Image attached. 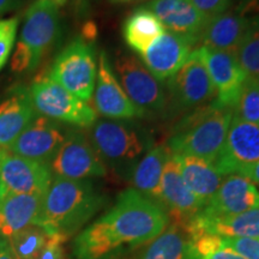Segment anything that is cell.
<instances>
[{
    "mask_svg": "<svg viewBox=\"0 0 259 259\" xmlns=\"http://www.w3.org/2000/svg\"><path fill=\"white\" fill-rule=\"evenodd\" d=\"M169 223V215L160 203L127 189L76 236L73 255L76 259L127 257L131 251L156 239Z\"/></svg>",
    "mask_w": 259,
    "mask_h": 259,
    "instance_id": "6da1fadb",
    "label": "cell"
},
{
    "mask_svg": "<svg viewBox=\"0 0 259 259\" xmlns=\"http://www.w3.org/2000/svg\"><path fill=\"white\" fill-rule=\"evenodd\" d=\"M106 196L92 180L53 177L34 225L69 239L106 205Z\"/></svg>",
    "mask_w": 259,
    "mask_h": 259,
    "instance_id": "7a4b0ae2",
    "label": "cell"
},
{
    "mask_svg": "<svg viewBox=\"0 0 259 259\" xmlns=\"http://www.w3.org/2000/svg\"><path fill=\"white\" fill-rule=\"evenodd\" d=\"M87 136L107 171L128 181L141 158L154 147L144 128L127 121L96 120Z\"/></svg>",
    "mask_w": 259,
    "mask_h": 259,
    "instance_id": "3957f363",
    "label": "cell"
},
{
    "mask_svg": "<svg viewBox=\"0 0 259 259\" xmlns=\"http://www.w3.org/2000/svg\"><path fill=\"white\" fill-rule=\"evenodd\" d=\"M233 109L213 103L196 109L183 119L166 144L171 154L190 155L213 163L225 144Z\"/></svg>",
    "mask_w": 259,
    "mask_h": 259,
    "instance_id": "277c9868",
    "label": "cell"
},
{
    "mask_svg": "<svg viewBox=\"0 0 259 259\" xmlns=\"http://www.w3.org/2000/svg\"><path fill=\"white\" fill-rule=\"evenodd\" d=\"M60 35L59 9L48 0H36L25 11L19 41L11 58L16 73L32 72Z\"/></svg>",
    "mask_w": 259,
    "mask_h": 259,
    "instance_id": "5b68a950",
    "label": "cell"
},
{
    "mask_svg": "<svg viewBox=\"0 0 259 259\" xmlns=\"http://www.w3.org/2000/svg\"><path fill=\"white\" fill-rule=\"evenodd\" d=\"M48 76L79 100L89 102L97 76L93 45L82 37L74 38L58 54Z\"/></svg>",
    "mask_w": 259,
    "mask_h": 259,
    "instance_id": "8992f818",
    "label": "cell"
},
{
    "mask_svg": "<svg viewBox=\"0 0 259 259\" xmlns=\"http://www.w3.org/2000/svg\"><path fill=\"white\" fill-rule=\"evenodd\" d=\"M29 94L37 114L52 120L88 128L97 120V113L92 106L67 92L50 76L35 80Z\"/></svg>",
    "mask_w": 259,
    "mask_h": 259,
    "instance_id": "52a82bcc",
    "label": "cell"
},
{
    "mask_svg": "<svg viewBox=\"0 0 259 259\" xmlns=\"http://www.w3.org/2000/svg\"><path fill=\"white\" fill-rule=\"evenodd\" d=\"M119 83L128 99L145 113H162L167 108L168 97L160 80L134 54H116L114 69Z\"/></svg>",
    "mask_w": 259,
    "mask_h": 259,
    "instance_id": "ba28073f",
    "label": "cell"
},
{
    "mask_svg": "<svg viewBox=\"0 0 259 259\" xmlns=\"http://www.w3.org/2000/svg\"><path fill=\"white\" fill-rule=\"evenodd\" d=\"M168 96L178 111L198 109L215 101L216 93L198 48H196L183 67L167 79ZM167 96V97H168Z\"/></svg>",
    "mask_w": 259,
    "mask_h": 259,
    "instance_id": "9c48e42d",
    "label": "cell"
},
{
    "mask_svg": "<svg viewBox=\"0 0 259 259\" xmlns=\"http://www.w3.org/2000/svg\"><path fill=\"white\" fill-rule=\"evenodd\" d=\"M53 177L72 180H92L107 176V168L88 136L78 128H69L63 144L50 163Z\"/></svg>",
    "mask_w": 259,
    "mask_h": 259,
    "instance_id": "30bf717a",
    "label": "cell"
},
{
    "mask_svg": "<svg viewBox=\"0 0 259 259\" xmlns=\"http://www.w3.org/2000/svg\"><path fill=\"white\" fill-rule=\"evenodd\" d=\"M259 161V124H252L233 115L225 144L213 166L222 177L244 176Z\"/></svg>",
    "mask_w": 259,
    "mask_h": 259,
    "instance_id": "8fae6325",
    "label": "cell"
},
{
    "mask_svg": "<svg viewBox=\"0 0 259 259\" xmlns=\"http://www.w3.org/2000/svg\"><path fill=\"white\" fill-rule=\"evenodd\" d=\"M53 174L48 164L4 150L0 160V197L8 194L44 196Z\"/></svg>",
    "mask_w": 259,
    "mask_h": 259,
    "instance_id": "7c38bea8",
    "label": "cell"
},
{
    "mask_svg": "<svg viewBox=\"0 0 259 259\" xmlns=\"http://www.w3.org/2000/svg\"><path fill=\"white\" fill-rule=\"evenodd\" d=\"M92 100L94 111L107 119L128 120L145 116V113L126 95L109 63L108 56L103 51L99 56L96 84Z\"/></svg>",
    "mask_w": 259,
    "mask_h": 259,
    "instance_id": "4fadbf2b",
    "label": "cell"
},
{
    "mask_svg": "<svg viewBox=\"0 0 259 259\" xmlns=\"http://www.w3.org/2000/svg\"><path fill=\"white\" fill-rule=\"evenodd\" d=\"M67 131L61 122L37 114L6 151L50 166Z\"/></svg>",
    "mask_w": 259,
    "mask_h": 259,
    "instance_id": "5bb4252c",
    "label": "cell"
},
{
    "mask_svg": "<svg viewBox=\"0 0 259 259\" xmlns=\"http://www.w3.org/2000/svg\"><path fill=\"white\" fill-rule=\"evenodd\" d=\"M198 50L215 88L216 99L213 105L220 108L233 109L242 85L247 79V73L241 67L235 54L203 46H199Z\"/></svg>",
    "mask_w": 259,
    "mask_h": 259,
    "instance_id": "9a60e30c",
    "label": "cell"
},
{
    "mask_svg": "<svg viewBox=\"0 0 259 259\" xmlns=\"http://www.w3.org/2000/svg\"><path fill=\"white\" fill-rule=\"evenodd\" d=\"M158 203L163 206L170 222L183 226L202 211V203L191 192L180 173L176 155L170 154L162 174Z\"/></svg>",
    "mask_w": 259,
    "mask_h": 259,
    "instance_id": "2e32d148",
    "label": "cell"
},
{
    "mask_svg": "<svg viewBox=\"0 0 259 259\" xmlns=\"http://www.w3.org/2000/svg\"><path fill=\"white\" fill-rule=\"evenodd\" d=\"M194 45L196 42L185 36L164 31L139 57L155 78L163 82L183 67Z\"/></svg>",
    "mask_w": 259,
    "mask_h": 259,
    "instance_id": "e0dca14e",
    "label": "cell"
},
{
    "mask_svg": "<svg viewBox=\"0 0 259 259\" xmlns=\"http://www.w3.org/2000/svg\"><path fill=\"white\" fill-rule=\"evenodd\" d=\"M259 206V190L247 178L232 174L225 177L219 190L199 215L209 219L228 218Z\"/></svg>",
    "mask_w": 259,
    "mask_h": 259,
    "instance_id": "ac0fdd59",
    "label": "cell"
},
{
    "mask_svg": "<svg viewBox=\"0 0 259 259\" xmlns=\"http://www.w3.org/2000/svg\"><path fill=\"white\" fill-rule=\"evenodd\" d=\"M147 8L156 15L167 31L185 36L196 44L210 21L191 0H153Z\"/></svg>",
    "mask_w": 259,
    "mask_h": 259,
    "instance_id": "d6986e66",
    "label": "cell"
},
{
    "mask_svg": "<svg viewBox=\"0 0 259 259\" xmlns=\"http://www.w3.org/2000/svg\"><path fill=\"white\" fill-rule=\"evenodd\" d=\"M253 23L236 11H226L210 19L199 36L203 47L236 54Z\"/></svg>",
    "mask_w": 259,
    "mask_h": 259,
    "instance_id": "ffe728a7",
    "label": "cell"
},
{
    "mask_svg": "<svg viewBox=\"0 0 259 259\" xmlns=\"http://www.w3.org/2000/svg\"><path fill=\"white\" fill-rule=\"evenodd\" d=\"M191 239L199 235H215L220 238H259V206L248 211L209 219L197 215L185 227Z\"/></svg>",
    "mask_w": 259,
    "mask_h": 259,
    "instance_id": "44dd1931",
    "label": "cell"
},
{
    "mask_svg": "<svg viewBox=\"0 0 259 259\" xmlns=\"http://www.w3.org/2000/svg\"><path fill=\"white\" fill-rule=\"evenodd\" d=\"M37 115L30 94L19 87L0 102V149L8 150Z\"/></svg>",
    "mask_w": 259,
    "mask_h": 259,
    "instance_id": "7402d4cb",
    "label": "cell"
},
{
    "mask_svg": "<svg viewBox=\"0 0 259 259\" xmlns=\"http://www.w3.org/2000/svg\"><path fill=\"white\" fill-rule=\"evenodd\" d=\"M44 196L8 194L0 197V238H11L25 227L34 225Z\"/></svg>",
    "mask_w": 259,
    "mask_h": 259,
    "instance_id": "603a6c76",
    "label": "cell"
},
{
    "mask_svg": "<svg viewBox=\"0 0 259 259\" xmlns=\"http://www.w3.org/2000/svg\"><path fill=\"white\" fill-rule=\"evenodd\" d=\"M134 259H202L183 226L170 222L156 239L149 242Z\"/></svg>",
    "mask_w": 259,
    "mask_h": 259,
    "instance_id": "cb8c5ba5",
    "label": "cell"
},
{
    "mask_svg": "<svg viewBox=\"0 0 259 259\" xmlns=\"http://www.w3.org/2000/svg\"><path fill=\"white\" fill-rule=\"evenodd\" d=\"M180 173L191 192L202 203L203 208L219 190L222 177L211 162L190 155H176Z\"/></svg>",
    "mask_w": 259,
    "mask_h": 259,
    "instance_id": "d4e9b609",
    "label": "cell"
},
{
    "mask_svg": "<svg viewBox=\"0 0 259 259\" xmlns=\"http://www.w3.org/2000/svg\"><path fill=\"white\" fill-rule=\"evenodd\" d=\"M166 144L154 145L135 167L130 181L132 189L158 203V193L164 166L170 156Z\"/></svg>",
    "mask_w": 259,
    "mask_h": 259,
    "instance_id": "484cf974",
    "label": "cell"
},
{
    "mask_svg": "<svg viewBox=\"0 0 259 259\" xmlns=\"http://www.w3.org/2000/svg\"><path fill=\"white\" fill-rule=\"evenodd\" d=\"M166 30L161 21L147 6L135 10L122 23V37L136 53H143Z\"/></svg>",
    "mask_w": 259,
    "mask_h": 259,
    "instance_id": "4316f807",
    "label": "cell"
},
{
    "mask_svg": "<svg viewBox=\"0 0 259 259\" xmlns=\"http://www.w3.org/2000/svg\"><path fill=\"white\" fill-rule=\"evenodd\" d=\"M51 234L36 225L25 227L8 239L12 252L17 259H35L44 250Z\"/></svg>",
    "mask_w": 259,
    "mask_h": 259,
    "instance_id": "83f0119b",
    "label": "cell"
},
{
    "mask_svg": "<svg viewBox=\"0 0 259 259\" xmlns=\"http://www.w3.org/2000/svg\"><path fill=\"white\" fill-rule=\"evenodd\" d=\"M233 115L240 120L259 124V78L247 77L242 85Z\"/></svg>",
    "mask_w": 259,
    "mask_h": 259,
    "instance_id": "f1b7e54d",
    "label": "cell"
},
{
    "mask_svg": "<svg viewBox=\"0 0 259 259\" xmlns=\"http://www.w3.org/2000/svg\"><path fill=\"white\" fill-rule=\"evenodd\" d=\"M252 23L253 27L235 56L248 77L259 78V23H254L253 21Z\"/></svg>",
    "mask_w": 259,
    "mask_h": 259,
    "instance_id": "f546056e",
    "label": "cell"
},
{
    "mask_svg": "<svg viewBox=\"0 0 259 259\" xmlns=\"http://www.w3.org/2000/svg\"><path fill=\"white\" fill-rule=\"evenodd\" d=\"M18 24V17L0 19V70L4 69L11 56L17 36Z\"/></svg>",
    "mask_w": 259,
    "mask_h": 259,
    "instance_id": "4dcf8cb0",
    "label": "cell"
},
{
    "mask_svg": "<svg viewBox=\"0 0 259 259\" xmlns=\"http://www.w3.org/2000/svg\"><path fill=\"white\" fill-rule=\"evenodd\" d=\"M222 244L246 259H259V238H222Z\"/></svg>",
    "mask_w": 259,
    "mask_h": 259,
    "instance_id": "1f68e13d",
    "label": "cell"
},
{
    "mask_svg": "<svg viewBox=\"0 0 259 259\" xmlns=\"http://www.w3.org/2000/svg\"><path fill=\"white\" fill-rule=\"evenodd\" d=\"M202 14L211 19L228 10L232 0H191Z\"/></svg>",
    "mask_w": 259,
    "mask_h": 259,
    "instance_id": "d6a6232c",
    "label": "cell"
},
{
    "mask_svg": "<svg viewBox=\"0 0 259 259\" xmlns=\"http://www.w3.org/2000/svg\"><path fill=\"white\" fill-rule=\"evenodd\" d=\"M66 239L60 235H52L45 248L35 259H67L64 244Z\"/></svg>",
    "mask_w": 259,
    "mask_h": 259,
    "instance_id": "836d02e7",
    "label": "cell"
},
{
    "mask_svg": "<svg viewBox=\"0 0 259 259\" xmlns=\"http://www.w3.org/2000/svg\"><path fill=\"white\" fill-rule=\"evenodd\" d=\"M205 259H246L242 257L241 254L236 253L235 251H233L232 248L227 247L222 244V247L218 250L213 253L209 254L208 257H205Z\"/></svg>",
    "mask_w": 259,
    "mask_h": 259,
    "instance_id": "e575fe53",
    "label": "cell"
},
{
    "mask_svg": "<svg viewBox=\"0 0 259 259\" xmlns=\"http://www.w3.org/2000/svg\"><path fill=\"white\" fill-rule=\"evenodd\" d=\"M23 5V0H0V17L14 12Z\"/></svg>",
    "mask_w": 259,
    "mask_h": 259,
    "instance_id": "d590c367",
    "label": "cell"
},
{
    "mask_svg": "<svg viewBox=\"0 0 259 259\" xmlns=\"http://www.w3.org/2000/svg\"><path fill=\"white\" fill-rule=\"evenodd\" d=\"M236 2V12L245 15L246 12H250L258 4V0H235Z\"/></svg>",
    "mask_w": 259,
    "mask_h": 259,
    "instance_id": "8d00e7d4",
    "label": "cell"
},
{
    "mask_svg": "<svg viewBox=\"0 0 259 259\" xmlns=\"http://www.w3.org/2000/svg\"><path fill=\"white\" fill-rule=\"evenodd\" d=\"M0 259H17L6 239L0 238Z\"/></svg>",
    "mask_w": 259,
    "mask_h": 259,
    "instance_id": "74e56055",
    "label": "cell"
},
{
    "mask_svg": "<svg viewBox=\"0 0 259 259\" xmlns=\"http://www.w3.org/2000/svg\"><path fill=\"white\" fill-rule=\"evenodd\" d=\"M242 177L247 178V179L252 181L255 186H259V161L246 171Z\"/></svg>",
    "mask_w": 259,
    "mask_h": 259,
    "instance_id": "f35d334b",
    "label": "cell"
},
{
    "mask_svg": "<svg viewBox=\"0 0 259 259\" xmlns=\"http://www.w3.org/2000/svg\"><path fill=\"white\" fill-rule=\"evenodd\" d=\"M48 2L53 3V4H56L57 6H61V5H64L67 0H48Z\"/></svg>",
    "mask_w": 259,
    "mask_h": 259,
    "instance_id": "ab89813d",
    "label": "cell"
},
{
    "mask_svg": "<svg viewBox=\"0 0 259 259\" xmlns=\"http://www.w3.org/2000/svg\"><path fill=\"white\" fill-rule=\"evenodd\" d=\"M114 3H130V2H135V0H112Z\"/></svg>",
    "mask_w": 259,
    "mask_h": 259,
    "instance_id": "60d3db41",
    "label": "cell"
},
{
    "mask_svg": "<svg viewBox=\"0 0 259 259\" xmlns=\"http://www.w3.org/2000/svg\"><path fill=\"white\" fill-rule=\"evenodd\" d=\"M109 259H128L127 257H113V258H109Z\"/></svg>",
    "mask_w": 259,
    "mask_h": 259,
    "instance_id": "b9f144b4",
    "label": "cell"
},
{
    "mask_svg": "<svg viewBox=\"0 0 259 259\" xmlns=\"http://www.w3.org/2000/svg\"><path fill=\"white\" fill-rule=\"evenodd\" d=\"M3 153H4V150H3V149H0V160H2V156H3Z\"/></svg>",
    "mask_w": 259,
    "mask_h": 259,
    "instance_id": "7bdbcfd3",
    "label": "cell"
},
{
    "mask_svg": "<svg viewBox=\"0 0 259 259\" xmlns=\"http://www.w3.org/2000/svg\"><path fill=\"white\" fill-rule=\"evenodd\" d=\"M202 259H205V258H202Z\"/></svg>",
    "mask_w": 259,
    "mask_h": 259,
    "instance_id": "ee69618b",
    "label": "cell"
}]
</instances>
